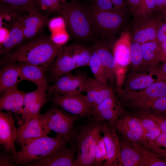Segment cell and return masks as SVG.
Masks as SVG:
<instances>
[{
  "label": "cell",
  "instance_id": "20",
  "mask_svg": "<svg viewBox=\"0 0 166 166\" xmlns=\"http://www.w3.org/2000/svg\"><path fill=\"white\" fill-rule=\"evenodd\" d=\"M77 68L74 60L64 50L62 46L49 68L48 79L55 83L60 78Z\"/></svg>",
  "mask_w": 166,
  "mask_h": 166
},
{
  "label": "cell",
  "instance_id": "24",
  "mask_svg": "<svg viewBox=\"0 0 166 166\" xmlns=\"http://www.w3.org/2000/svg\"><path fill=\"white\" fill-rule=\"evenodd\" d=\"M18 64L22 81H30L37 87H43L48 90L49 86L45 77V73L42 68L24 62H18Z\"/></svg>",
  "mask_w": 166,
  "mask_h": 166
},
{
  "label": "cell",
  "instance_id": "54",
  "mask_svg": "<svg viewBox=\"0 0 166 166\" xmlns=\"http://www.w3.org/2000/svg\"><path fill=\"white\" fill-rule=\"evenodd\" d=\"M133 10H135L138 6L140 0H125Z\"/></svg>",
  "mask_w": 166,
  "mask_h": 166
},
{
  "label": "cell",
  "instance_id": "11",
  "mask_svg": "<svg viewBox=\"0 0 166 166\" xmlns=\"http://www.w3.org/2000/svg\"><path fill=\"white\" fill-rule=\"evenodd\" d=\"M16 142L20 146L47 136L50 131L43 123L40 114L32 117L23 125L16 127Z\"/></svg>",
  "mask_w": 166,
  "mask_h": 166
},
{
  "label": "cell",
  "instance_id": "7",
  "mask_svg": "<svg viewBox=\"0 0 166 166\" xmlns=\"http://www.w3.org/2000/svg\"><path fill=\"white\" fill-rule=\"evenodd\" d=\"M109 124L110 127L121 134L125 139L152 151L143 127L136 116L126 111L116 121Z\"/></svg>",
  "mask_w": 166,
  "mask_h": 166
},
{
  "label": "cell",
  "instance_id": "21",
  "mask_svg": "<svg viewBox=\"0 0 166 166\" xmlns=\"http://www.w3.org/2000/svg\"><path fill=\"white\" fill-rule=\"evenodd\" d=\"M160 22L157 18L150 17L137 21L138 25L131 36V40L141 44L156 40L157 31Z\"/></svg>",
  "mask_w": 166,
  "mask_h": 166
},
{
  "label": "cell",
  "instance_id": "2",
  "mask_svg": "<svg viewBox=\"0 0 166 166\" xmlns=\"http://www.w3.org/2000/svg\"><path fill=\"white\" fill-rule=\"evenodd\" d=\"M89 7L75 0L61 5L60 14L73 38L78 43L93 42L95 39L89 16Z\"/></svg>",
  "mask_w": 166,
  "mask_h": 166
},
{
  "label": "cell",
  "instance_id": "46",
  "mask_svg": "<svg viewBox=\"0 0 166 166\" xmlns=\"http://www.w3.org/2000/svg\"><path fill=\"white\" fill-rule=\"evenodd\" d=\"M51 38L53 42L56 44L63 46L68 41L69 35L65 29H64L52 33Z\"/></svg>",
  "mask_w": 166,
  "mask_h": 166
},
{
  "label": "cell",
  "instance_id": "15",
  "mask_svg": "<svg viewBox=\"0 0 166 166\" xmlns=\"http://www.w3.org/2000/svg\"><path fill=\"white\" fill-rule=\"evenodd\" d=\"M17 137V130L12 113L0 111V143L5 152L12 155L17 152L15 143Z\"/></svg>",
  "mask_w": 166,
  "mask_h": 166
},
{
  "label": "cell",
  "instance_id": "35",
  "mask_svg": "<svg viewBox=\"0 0 166 166\" xmlns=\"http://www.w3.org/2000/svg\"><path fill=\"white\" fill-rule=\"evenodd\" d=\"M46 96L33 105L23 109L21 114V119L18 122L19 126L27 122L32 117L39 115L41 108L49 101Z\"/></svg>",
  "mask_w": 166,
  "mask_h": 166
},
{
  "label": "cell",
  "instance_id": "25",
  "mask_svg": "<svg viewBox=\"0 0 166 166\" xmlns=\"http://www.w3.org/2000/svg\"><path fill=\"white\" fill-rule=\"evenodd\" d=\"M29 12L19 7L0 3V28L9 31Z\"/></svg>",
  "mask_w": 166,
  "mask_h": 166
},
{
  "label": "cell",
  "instance_id": "57",
  "mask_svg": "<svg viewBox=\"0 0 166 166\" xmlns=\"http://www.w3.org/2000/svg\"><path fill=\"white\" fill-rule=\"evenodd\" d=\"M67 1V0H60L61 2V4L64 3L65 2Z\"/></svg>",
  "mask_w": 166,
  "mask_h": 166
},
{
  "label": "cell",
  "instance_id": "45",
  "mask_svg": "<svg viewBox=\"0 0 166 166\" xmlns=\"http://www.w3.org/2000/svg\"><path fill=\"white\" fill-rule=\"evenodd\" d=\"M152 151L163 159L166 156V132H162L156 139L152 147Z\"/></svg>",
  "mask_w": 166,
  "mask_h": 166
},
{
  "label": "cell",
  "instance_id": "1",
  "mask_svg": "<svg viewBox=\"0 0 166 166\" xmlns=\"http://www.w3.org/2000/svg\"><path fill=\"white\" fill-rule=\"evenodd\" d=\"M51 37L41 33L34 38L23 42L10 52L1 56L0 64L24 62L38 66L45 73L55 59L61 47Z\"/></svg>",
  "mask_w": 166,
  "mask_h": 166
},
{
  "label": "cell",
  "instance_id": "32",
  "mask_svg": "<svg viewBox=\"0 0 166 166\" xmlns=\"http://www.w3.org/2000/svg\"><path fill=\"white\" fill-rule=\"evenodd\" d=\"M88 66L90 67L95 79L101 82L108 83L107 73L98 57L94 47Z\"/></svg>",
  "mask_w": 166,
  "mask_h": 166
},
{
  "label": "cell",
  "instance_id": "23",
  "mask_svg": "<svg viewBox=\"0 0 166 166\" xmlns=\"http://www.w3.org/2000/svg\"><path fill=\"white\" fill-rule=\"evenodd\" d=\"M152 75L147 73L131 71L125 75L120 89L126 92L143 89L156 82Z\"/></svg>",
  "mask_w": 166,
  "mask_h": 166
},
{
  "label": "cell",
  "instance_id": "59",
  "mask_svg": "<svg viewBox=\"0 0 166 166\" xmlns=\"http://www.w3.org/2000/svg\"></svg>",
  "mask_w": 166,
  "mask_h": 166
},
{
  "label": "cell",
  "instance_id": "3",
  "mask_svg": "<svg viewBox=\"0 0 166 166\" xmlns=\"http://www.w3.org/2000/svg\"><path fill=\"white\" fill-rule=\"evenodd\" d=\"M68 140L62 137L48 136L34 140L22 146L21 149L10 156L15 165H28L66 147Z\"/></svg>",
  "mask_w": 166,
  "mask_h": 166
},
{
  "label": "cell",
  "instance_id": "28",
  "mask_svg": "<svg viewBox=\"0 0 166 166\" xmlns=\"http://www.w3.org/2000/svg\"><path fill=\"white\" fill-rule=\"evenodd\" d=\"M120 143L123 166H146L140 152L130 141L124 138L120 139Z\"/></svg>",
  "mask_w": 166,
  "mask_h": 166
},
{
  "label": "cell",
  "instance_id": "55",
  "mask_svg": "<svg viewBox=\"0 0 166 166\" xmlns=\"http://www.w3.org/2000/svg\"><path fill=\"white\" fill-rule=\"evenodd\" d=\"M160 11L162 12L163 15L166 18V7Z\"/></svg>",
  "mask_w": 166,
  "mask_h": 166
},
{
  "label": "cell",
  "instance_id": "29",
  "mask_svg": "<svg viewBox=\"0 0 166 166\" xmlns=\"http://www.w3.org/2000/svg\"><path fill=\"white\" fill-rule=\"evenodd\" d=\"M22 18L10 30L6 38L0 44L1 55L7 54L25 41L21 24Z\"/></svg>",
  "mask_w": 166,
  "mask_h": 166
},
{
  "label": "cell",
  "instance_id": "38",
  "mask_svg": "<svg viewBox=\"0 0 166 166\" xmlns=\"http://www.w3.org/2000/svg\"><path fill=\"white\" fill-rule=\"evenodd\" d=\"M0 3L19 7L29 13L42 11L40 0H0Z\"/></svg>",
  "mask_w": 166,
  "mask_h": 166
},
{
  "label": "cell",
  "instance_id": "40",
  "mask_svg": "<svg viewBox=\"0 0 166 166\" xmlns=\"http://www.w3.org/2000/svg\"><path fill=\"white\" fill-rule=\"evenodd\" d=\"M106 149L102 137L100 135L96 142L94 148V166L104 164L106 159Z\"/></svg>",
  "mask_w": 166,
  "mask_h": 166
},
{
  "label": "cell",
  "instance_id": "19",
  "mask_svg": "<svg viewBox=\"0 0 166 166\" xmlns=\"http://www.w3.org/2000/svg\"><path fill=\"white\" fill-rule=\"evenodd\" d=\"M77 148L67 147L54 152L41 160L29 164L30 166H73Z\"/></svg>",
  "mask_w": 166,
  "mask_h": 166
},
{
  "label": "cell",
  "instance_id": "31",
  "mask_svg": "<svg viewBox=\"0 0 166 166\" xmlns=\"http://www.w3.org/2000/svg\"><path fill=\"white\" fill-rule=\"evenodd\" d=\"M133 115L137 117L140 121L153 152L152 147L156 138L162 132V131L157 123L152 119L146 117Z\"/></svg>",
  "mask_w": 166,
  "mask_h": 166
},
{
  "label": "cell",
  "instance_id": "9",
  "mask_svg": "<svg viewBox=\"0 0 166 166\" xmlns=\"http://www.w3.org/2000/svg\"><path fill=\"white\" fill-rule=\"evenodd\" d=\"M88 78L86 73L78 72L75 74L70 72L60 78L49 86L47 96L53 94L68 95L84 92L85 83Z\"/></svg>",
  "mask_w": 166,
  "mask_h": 166
},
{
  "label": "cell",
  "instance_id": "18",
  "mask_svg": "<svg viewBox=\"0 0 166 166\" xmlns=\"http://www.w3.org/2000/svg\"><path fill=\"white\" fill-rule=\"evenodd\" d=\"M93 43L94 48L107 73L109 85L113 89V87L117 86L118 70L113 54L104 41L96 40Z\"/></svg>",
  "mask_w": 166,
  "mask_h": 166
},
{
  "label": "cell",
  "instance_id": "12",
  "mask_svg": "<svg viewBox=\"0 0 166 166\" xmlns=\"http://www.w3.org/2000/svg\"><path fill=\"white\" fill-rule=\"evenodd\" d=\"M126 111L115 94L97 105L91 112V116L95 122L107 121L109 123L116 121Z\"/></svg>",
  "mask_w": 166,
  "mask_h": 166
},
{
  "label": "cell",
  "instance_id": "37",
  "mask_svg": "<svg viewBox=\"0 0 166 166\" xmlns=\"http://www.w3.org/2000/svg\"><path fill=\"white\" fill-rule=\"evenodd\" d=\"M130 64L131 71L137 72L140 67L143 61L141 44L136 42H131L130 50Z\"/></svg>",
  "mask_w": 166,
  "mask_h": 166
},
{
  "label": "cell",
  "instance_id": "58",
  "mask_svg": "<svg viewBox=\"0 0 166 166\" xmlns=\"http://www.w3.org/2000/svg\"><path fill=\"white\" fill-rule=\"evenodd\" d=\"M164 159L166 161V156L164 158Z\"/></svg>",
  "mask_w": 166,
  "mask_h": 166
},
{
  "label": "cell",
  "instance_id": "5",
  "mask_svg": "<svg viewBox=\"0 0 166 166\" xmlns=\"http://www.w3.org/2000/svg\"><path fill=\"white\" fill-rule=\"evenodd\" d=\"M102 123L94 121L84 126L76 136L77 152L73 166L93 165L94 147L101 133Z\"/></svg>",
  "mask_w": 166,
  "mask_h": 166
},
{
  "label": "cell",
  "instance_id": "4",
  "mask_svg": "<svg viewBox=\"0 0 166 166\" xmlns=\"http://www.w3.org/2000/svg\"><path fill=\"white\" fill-rule=\"evenodd\" d=\"M89 16L95 40L104 42L120 31L125 21L123 11L102 10L90 7Z\"/></svg>",
  "mask_w": 166,
  "mask_h": 166
},
{
  "label": "cell",
  "instance_id": "36",
  "mask_svg": "<svg viewBox=\"0 0 166 166\" xmlns=\"http://www.w3.org/2000/svg\"><path fill=\"white\" fill-rule=\"evenodd\" d=\"M154 11H155V0H140L134 14L138 21L149 18Z\"/></svg>",
  "mask_w": 166,
  "mask_h": 166
},
{
  "label": "cell",
  "instance_id": "27",
  "mask_svg": "<svg viewBox=\"0 0 166 166\" xmlns=\"http://www.w3.org/2000/svg\"><path fill=\"white\" fill-rule=\"evenodd\" d=\"M65 51L75 61L77 68L88 65L93 45L76 43L62 46Z\"/></svg>",
  "mask_w": 166,
  "mask_h": 166
},
{
  "label": "cell",
  "instance_id": "48",
  "mask_svg": "<svg viewBox=\"0 0 166 166\" xmlns=\"http://www.w3.org/2000/svg\"><path fill=\"white\" fill-rule=\"evenodd\" d=\"M156 41L160 44L166 41V22H160L157 31Z\"/></svg>",
  "mask_w": 166,
  "mask_h": 166
},
{
  "label": "cell",
  "instance_id": "14",
  "mask_svg": "<svg viewBox=\"0 0 166 166\" xmlns=\"http://www.w3.org/2000/svg\"><path fill=\"white\" fill-rule=\"evenodd\" d=\"M101 132L107 153V158L104 163L105 166H121L120 139L116 131L105 123H102Z\"/></svg>",
  "mask_w": 166,
  "mask_h": 166
},
{
  "label": "cell",
  "instance_id": "10",
  "mask_svg": "<svg viewBox=\"0 0 166 166\" xmlns=\"http://www.w3.org/2000/svg\"><path fill=\"white\" fill-rule=\"evenodd\" d=\"M131 36L128 32H123L119 38L115 43L113 48V55L118 68L117 84L122 85L127 67L130 64V50Z\"/></svg>",
  "mask_w": 166,
  "mask_h": 166
},
{
  "label": "cell",
  "instance_id": "42",
  "mask_svg": "<svg viewBox=\"0 0 166 166\" xmlns=\"http://www.w3.org/2000/svg\"><path fill=\"white\" fill-rule=\"evenodd\" d=\"M114 94L113 88L108 83L100 81L97 95L92 108V111L97 105L108 97Z\"/></svg>",
  "mask_w": 166,
  "mask_h": 166
},
{
  "label": "cell",
  "instance_id": "52",
  "mask_svg": "<svg viewBox=\"0 0 166 166\" xmlns=\"http://www.w3.org/2000/svg\"><path fill=\"white\" fill-rule=\"evenodd\" d=\"M9 32V31L7 29L3 28H0V44L5 41L8 36Z\"/></svg>",
  "mask_w": 166,
  "mask_h": 166
},
{
  "label": "cell",
  "instance_id": "53",
  "mask_svg": "<svg viewBox=\"0 0 166 166\" xmlns=\"http://www.w3.org/2000/svg\"><path fill=\"white\" fill-rule=\"evenodd\" d=\"M165 0H155V11H160L163 8Z\"/></svg>",
  "mask_w": 166,
  "mask_h": 166
},
{
  "label": "cell",
  "instance_id": "41",
  "mask_svg": "<svg viewBox=\"0 0 166 166\" xmlns=\"http://www.w3.org/2000/svg\"><path fill=\"white\" fill-rule=\"evenodd\" d=\"M45 88L38 87L36 89L31 92L26 93L24 99V109H26L35 104L37 102L47 96Z\"/></svg>",
  "mask_w": 166,
  "mask_h": 166
},
{
  "label": "cell",
  "instance_id": "51",
  "mask_svg": "<svg viewBox=\"0 0 166 166\" xmlns=\"http://www.w3.org/2000/svg\"><path fill=\"white\" fill-rule=\"evenodd\" d=\"M161 62L166 61V41L160 44Z\"/></svg>",
  "mask_w": 166,
  "mask_h": 166
},
{
  "label": "cell",
  "instance_id": "30",
  "mask_svg": "<svg viewBox=\"0 0 166 166\" xmlns=\"http://www.w3.org/2000/svg\"><path fill=\"white\" fill-rule=\"evenodd\" d=\"M134 107L138 111L166 115V95L152 99L136 100Z\"/></svg>",
  "mask_w": 166,
  "mask_h": 166
},
{
  "label": "cell",
  "instance_id": "43",
  "mask_svg": "<svg viewBox=\"0 0 166 166\" xmlns=\"http://www.w3.org/2000/svg\"><path fill=\"white\" fill-rule=\"evenodd\" d=\"M42 11L47 14L60 12L61 3L60 0H40Z\"/></svg>",
  "mask_w": 166,
  "mask_h": 166
},
{
  "label": "cell",
  "instance_id": "8",
  "mask_svg": "<svg viewBox=\"0 0 166 166\" xmlns=\"http://www.w3.org/2000/svg\"><path fill=\"white\" fill-rule=\"evenodd\" d=\"M49 101L66 112L73 115L84 118L91 116L92 110L85 95L81 93L68 95L53 94Z\"/></svg>",
  "mask_w": 166,
  "mask_h": 166
},
{
  "label": "cell",
  "instance_id": "16",
  "mask_svg": "<svg viewBox=\"0 0 166 166\" xmlns=\"http://www.w3.org/2000/svg\"><path fill=\"white\" fill-rule=\"evenodd\" d=\"M141 48L143 61L137 72L147 73L152 75L161 61L160 44L156 40L149 41L141 44Z\"/></svg>",
  "mask_w": 166,
  "mask_h": 166
},
{
  "label": "cell",
  "instance_id": "39",
  "mask_svg": "<svg viewBox=\"0 0 166 166\" xmlns=\"http://www.w3.org/2000/svg\"><path fill=\"white\" fill-rule=\"evenodd\" d=\"M99 82L95 78L88 77L85 83L84 92L91 110L97 95Z\"/></svg>",
  "mask_w": 166,
  "mask_h": 166
},
{
  "label": "cell",
  "instance_id": "50",
  "mask_svg": "<svg viewBox=\"0 0 166 166\" xmlns=\"http://www.w3.org/2000/svg\"><path fill=\"white\" fill-rule=\"evenodd\" d=\"M163 65L159 67L152 74L155 75L156 81L166 80V61L164 62Z\"/></svg>",
  "mask_w": 166,
  "mask_h": 166
},
{
  "label": "cell",
  "instance_id": "34",
  "mask_svg": "<svg viewBox=\"0 0 166 166\" xmlns=\"http://www.w3.org/2000/svg\"><path fill=\"white\" fill-rule=\"evenodd\" d=\"M131 142L140 152L146 166H166V161L160 155L146 149L138 144Z\"/></svg>",
  "mask_w": 166,
  "mask_h": 166
},
{
  "label": "cell",
  "instance_id": "6",
  "mask_svg": "<svg viewBox=\"0 0 166 166\" xmlns=\"http://www.w3.org/2000/svg\"><path fill=\"white\" fill-rule=\"evenodd\" d=\"M40 116L46 127L56 133V136L64 137L73 145V126L79 117L53 104L45 113L40 114Z\"/></svg>",
  "mask_w": 166,
  "mask_h": 166
},
{
  "label": "cell",
  "instance_id": "13",
  "mask_svg": "<svg viewBox=\"0 0 166 166\" xmlns=\"http://www.w3.org/2000/svg\"><path fill=\"white\" fill-rule=\"evenodd\" d=\"M116 92L121 104L132 100H145L158 98L166 95V80L155 82L140 90L126 92L119 90L116 91Z\"/></svg>",
  "mask_w": 166,
  "mask_h": 166
},
{
  "label": "cell",
  "instance_id": "26",
  "mask_svg": "<svg viewBox=\"0 0 166 166\" xmlns=\"http://www.w3.org/2000/svg\"><path fill=\"white\" fill-rule=\"evenodd\" d=\"M0 71V94L7 90L17 86L22 81L19 68L16 62L4 65Z\"/></svg>",
  "mask_w": 166,
  "mask_h": 166
},
{
  "label": "cell",
  "instance_id": "17",
  "mask_svg": "<svg viewBox=\"0 0 166 166\" xmlns=\"http://www.w3.org/2000/svg\"><path fill=\"white\" fill-rule=\"evenodd\" d=\"M49 22L47 14H43L39 11L29 12L21 21L25 40H30L41 33Z\"/></svg>",
  "mask_w": 166,
  "mask_h": 166
},
{
  "label": "cell",
  "instance_id": "22",
  "mask_svg": "<svg viewBox=\"0 0 166 166\" xmlns=\"http://www.w3.org/2000/svg\"><path fill=\"white\" fill-rule=\"evenodd\" d=\"M26 93L19 90L16 86L3 92L0 98V109L13 111L21 114L24 109V101Z\"/></svg>",
  "mask_w": 166,
  "mask_h": 166
},
{
  "label": "cell",
  "instance_id": "44",
  "mask_svg": "<svg viewBox=\"0 0 166 166\" xmlns=\"http://www.w3.org/2000/svg\"><path fill=\"white\" fill-rule=\"evenodd\" d=\"M136 114L152 119L158 125L162 132H166V115L141 111H137Z\"/></svg>",
  "mask_w": 166,
  "mask_h": 166
},
{
  "label": "cell",
  "instance_id": "56",
  "mask_svg": "<svg viewBox=\"0 0 166 166\" xmlns=\"http://www.w3.org/2000/svg\"><path fill=\"white\" fill-rule=\"evenodd\" d=\"M166 7V0H165V1H164V6H163V8L162 9V10L163 9H164V8H165Z\"/></svg>",
  "mask_w": 166,
  "mask_h": 166
},
{
  "label": "cell",
  "instance_id": "47",
  "mask_svg": "<svg viewBox=\"0 0 166 166\" xmlns=\"http://www.w3.org/2000/svg\"><path fill=\"white\" fill-rule=\"evenodd\" d=\"M48 25L52 33L65 29L66 26L65 20L61 16L53 18L49 22Z\"/></svg>",
  "mask_w": 166,
  "mask_h": 166
},
{
  "label": "cell",
  "instance_id": "33",
  "mask_svg": "<svg viewBox=\"0 0 166 166\" xmlns=\"http://www.w3.org/2000/svg\"><path fill=\"white\" fill-rule=\"evenodd\" d=\"M89 6L96 9L107 11H123L125 0H90Z\"/></svg>",
  "mask_w": 166,
  "mask_h": 166
},
{
  "label": "cell",
  "instance_id": "49",
  "mask_svg": "<svg viewBox=\"0 0 166 166\" xmlns=\"http://www.w3.org/2000/svg\"><path fill=\"white\" fill-rule=\"evenodd\" d=\"M14 161L10 156V153L5 151L1 153L0 155V166H15Z\"/></svg>",
  "mask_w": 166,
  "mask_h": 166
}]
</instances>
